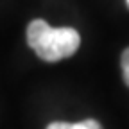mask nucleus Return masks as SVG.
I'll use <instances>...</instances> for the list:
<instances>
[{"label": "nucleus", "mask_w": 129, "mask_h": 129, "mask_svg": "<svg viewBox=\"0 0 129 129\" xmlns=\"http://www.w3.org/2000/svg\"><path fill=\"white\" fill-rule=\"evenodd\" d=\"M120 67H122L124 81H125V84L129 86V47L122 52V57H120Z\"/></svg>", "instance_id": "7ed1b4c3"}, {"label": "nucleus", "mask_w": 129, "mask_h": 129, "mask_svg": "<svg viewBox=\"0 0 129 129\" xmlns=\"http://www.w3.org/2000/svg\"><path fill=\"white\" fill-rule=\"evenodd\" d=\"M27 43L30 48H34L40 59L47 63H56L77 52L81 36L72 27L54 29L45 20L38 18L27 25Z\"/></svg>", "instance_id": "f257e3e1"}, {"label": "nucleus", "mask_w": 129, "mask_h": 129, "mask_svg": "<svg viewBox=\"0 0 129 129\" xmlns=\"http://www.w3.org/2000/svg\"><path fill=\"white\" fill-rule=\"evenodd\" d=\"M127 7H129V0H127Z\"/></svg>", "instance_id": "20e7f679"}, {"label": "nucleus", "mask_w": 129, "mask_h": 129, "mask_svg": "<svg viewBox=\"0 0 129 129\" xmlns=\"http://www.w3.org/2000/svg\"><path fill=\"white\" fill-rule=\"evenodd\" d=\"M47 129H102V125L97 120H83V122H75V124H68V122H52L48 124Z\"/></svg>", "instance_id": "f03ea898"}]
</instances>
